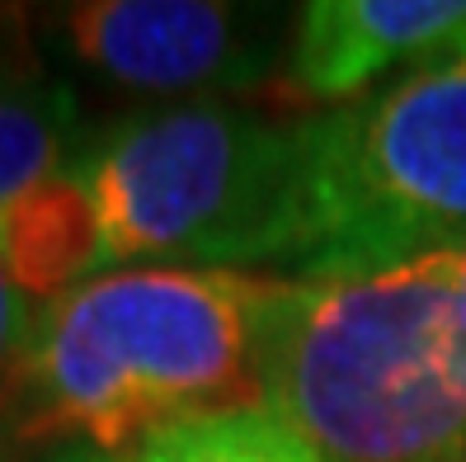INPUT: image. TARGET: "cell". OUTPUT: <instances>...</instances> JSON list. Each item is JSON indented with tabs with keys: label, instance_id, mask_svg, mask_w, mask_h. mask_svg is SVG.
Wrapping results in <instances>:
<instances>
[{
	"label": "cell",
	"instance_id": "obj_11",
	"mask_svg": "<svg viewBox=\"0 0 466 462\" xmlns=\"http://www.w3.org/2000/svg\"><path fill=\"white\" fill-rule=\"evenodd\" d=\"M52 462H132V453H99V448H62Z\"/></svg>",
	"mask_w": 466,
	"mask_h": 462
},
{
	"label": "cell",
	"instance_id": "obj_12",
	"mask_svg": "<svg viewBox=\"0 0 466 462\" xmlns=\"http://www.w3.org/2000/svg\"><path fill=\"white\" fill-rule=\"evenodd\" d=\"M461 260H466V246H461Z\"/></svg>",
	"mask_w": 466,
	"mask_h": 462
},
{
	"label": "cell",
	"instance_id": "obj_6",
	"mask_svg": "<svg viewBox=\"0 0 466 462\" xmlns=\"http://www.w3.org/2000/svg\"><path fill=\"white\" fill-rule=\"evenodd\" d=\"M466 47V0H311L297 10L288 76L311 99H353L396 67Z\"/></svg>",
	"mask_w": 466,
	"mask_h": 462
},
{
	"label": "cell",
	"instance_id": "obj_10",
	"mask_svg": "<svg viewBox=\"0 0 466 462\" xmlns=\"http://www.w3.org/2000/svg\"><path fill=\"white\" fill-rule=\"evenodd\" d=\"M34 316H38V303L10 279V269L0 264V411H5L15 373L24 364V349H29Z\"/></svg>",
	"mask_w": 466,
	"mask_h": 462
},
{
	"label": "cell",
	"instance_id": "obj_3",
	"mask_svg": "<svg viewBox=\"0 0 466 462\" xmlns=\"http://www.w3.org/2000/svg\"><path fill=\"white\" fill-rule=\"evenodd\" d=\"M104 269L288 264L301 231V123H268L217 99L151 104L86 138Z\"/></svg>",
	"mask_w": 466,
	"mask_h": 462
},
{
	"label": "cell",
	"instance_id": "obj_7",
	"mask_svg": "<svg viewBox=\"0 0 466 462\" xmlns=\"http://www.w3.org/2000/svg\"><path fill=\"white\" fill-rule=\"evenodd\" d=\"M0 264L38 307L104 274L99 212L71 166L0 208Z\"/></svg>",
	"mask_w": 466,
	"mask_h": 462
},
{
	"label": "cell",
	"instance_id": "obj_9",
	"mask_svg": "<svg viewBox=\"0 0 466 462\" xmlns=\"http://www.w3.org/2000/svg\"><path fill=\"white\" fill-rule=\"evenodd\" d=\"M132 462H325L301 434L268 406H231V411L188 416L156 429L132 448Z\"/></svg>",
	"mask_w": 466,
	"mask_h": 462
},
{
	"label": "cell",
	"instance_id": "obj_2",
	"mask_svg": "<svg viewBox=\"0 0 466 462\" xmlns=\"http://www.w3.org/2000/svg\"><path fill=\"white\" fill-rule=\"evenodd\" d=\"M268 279L236 269H118L38 307L0 411L15 439L132 453L188 416L255 406Z\"/></svg>",
	"mask_w": 466,
	"mask_h": 462
},
{
	"label": "cell",
	"instance_id": "obj_1",
	"mask_svg": "<svg viewBox=\"0 0 466 462\" xmlns=\"http://www.w3.org/2000/svg\"><path fill=\"white\" fill-rule=\"evenodd\" d=\"M255 383L325 462H466L461 251L368 279H268Z\"/></svg>",
	"mask_w": 466,
	"mask_h": 462
},
{
	"label": "cell",
	"instance_id": "obj_5",
	"mask_svg": "<svg viewBox=\"0 0 466 462\" xmlns=\"http://www.w3.org/2000/svg\"><path fill=\"white\" fill-rule=\"evenodd\" d=\"M283 15L222 0H86L57 10L66 57L127 90H240L268 76Z\"/></svg>",
	"mask_w": 466,
	"mask_h": 462
},
{
	"label": "cell",
	"instance_id": "obj_4",
	"mask_svg": "<svg viewBox=\"0 0 466 462\" xmlns=\"http://www.w3.org/2000/svg\"><path fill=\"white\" fill-rule=\"evenodd\" d=\"M466 246V47L301 118L297 283L368 279Z\"/></svg>",
	"mask_w": 466,
	"mask_h": 462
},
{
	"label": "cell",
	"instance_id": "obj_8",
	"mask_svg": "<svg viewBox=\"0 0 466 462\" xmlns=\"http://www.w3.org/2000/svg\"><path fill=\"white\" fill-rule=\"evenodd\" d=\"M80 147L86 138L71 86L34 62L0 57V208L66 170Z\"/></svg>",
	"mask_w": 466,
	"mask_h": 462
}]
</instances>
